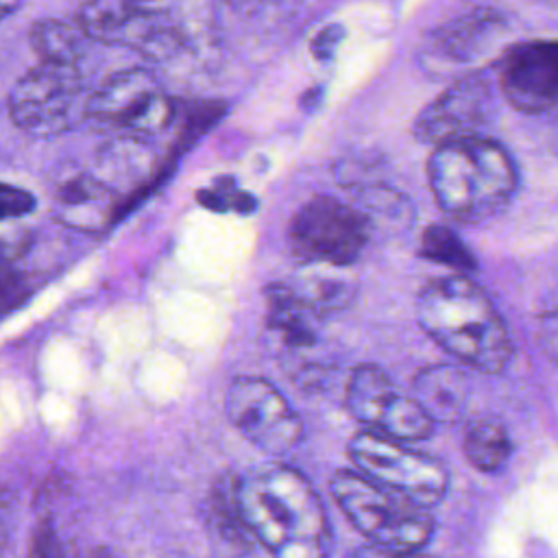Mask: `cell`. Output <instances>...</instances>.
Listing matches in <instances>:
<instances>
[{
  "label": "cell",
  "mask_w": 558,
  "mask_h": 558,
  "mask_svg": "<svg viewBox=\"0 0 558 558\" xmlns=\"http://www.w3.org/2000/svg\"><path fill=\"white\" fill-rule=\"evenodd\" d=\"M501 89L525 113L558 109V41L514 46L501 61Z\"/></svg>",
  "instance_id": "12"
},
{
  "label": "cell",
  "mask_w": 558,
  "mask_h": 558,
  "mask_svg": "<svg viewBox=\"0 0 558 558\" xmlns=\"http://www.w3.org/2000/svg\"><path fill=\"white\" fill-rule=\"evenodd\" d=\"M421 255L458 272H469L475 268L473 253L464 246V242L451 229L442 225H432L423 233Z\"/></svg>",
  "instance_id": "20"
},
{
  "label": "cell",
  "mask_w": 558,
  "mask_h": 558,
  "mask_svg": "<svg viewBox=\"0 0 558 558\" xmlns=\"http://www.w3.org/2000/svg\"><path fill=\"white\" fill-rule=\"evenodd\" d=\"M344 403L371 432L395 440L425 438L434 427L414 397L403 395L375 364H360L351 371Z\"/></svg>",
  "instance_id": "10"
},
{
  "label": "cell",
  "mask_w": 558,
  "mask_h": 558,
  "mask_svg": "<svg viewBox=\"0 0 558 558\" xmlns=\"http://www.w3.org/2000/svg\"><path fill=\"white\" fill-rule=\"evenodd\" d=\"M87 98L76 65L39 61L15 81L9 113L22 131L48 137L72 129L81 116H87Z\"/></svg>",
  "instance_id": "5"
},
{
  "label": "cell",
  "mask_w": 558,
  "mask_h": 558,
  "mask_svg": "<svg viewBox=\"0 0 558 558\" xmlns=\"http://www.w3.org/2000/svg\"><path fill=\"white\" fill-rule=\"evenodd\" d=\"M28 296V286L17 266L0 251V318L20 307Z\"/></svg>",
  "instance_id": "21"
},
{
  "label": "cell",
  "mask_w": 558,
  "mask_h": 558,
  "mask_svg": "<svg viewBox=\"0 0 558 558\" xmlns=\"http://www.w3.org/2000/svg\"><path fill=\"white\" fill-rule=\"evenodd\" d=\"M347 449L362 475L421 506H434L447 493L449 477L445 466L436 458L408 449L395 438L364 429L349 440Z\"/></svg>",
  "instance_id": "7"
},
{
  "label": "cell",
  "mask_w": 558,
  "mask_h": 558,
  "mask_svg": "<svg viewBox=\"0 0 558 558\" xmlns=\"http://www.w3.org/2000/svg\"><path fill=\"white\" fill-rule=\"evenodd\" d=\"M504 28L501 15L493 11H475L451 24H445L429 46L436 63H466L490 46Z\"/></svg>",
  "instance_id": "14"
},
{
  "label": "cell",
  "mask_w": 558,
  "mask_h": 558,
  "mask_svg": "<svg viewBox=\"0 0 558 558\" xmlns=\"http://www.w3.org/2000/svg\"><path fill=\"white\" fill-rule=\"evenodd\" d=\"M28 558H59V541H57L52 521L48 517L37 523L31 536Z\"/></svg>",
  "instance_id": "23"
},
{
  "label": "cell",
  "mask_w": 558,
  "mask_h": 558,
  "mask_svg": "<svg viewBox=\"0 0 558 558\" xmlns=\"http://www.w3.org/2000/svg\"><path fill=\"white\" fill-rule=\"evenodd\" d=\"M510 451V436L499 421L480 418L473 425H469L464 436V456L477 471H499L508 462Z\"/></svg>",
  "instance_id": "18"
},
{
  "label": "cell",
  "mask_w": 558,
  "mask_h": 558,
  "mask_svg": "<svg viewBox=\"0 0 558 558\" xmlns=\"http://www.w3.org/2000/svg\"><path fill=\"white\" fill-rule=\"evenodd\" d=\"M347 558H432V556L423 554L421 549H395V547L371 543L353 549Z\"/></svg>",
  "instance_id": "25"
},
{
  "label": "cell",
  "mask_w": 558,
  "mask_h": 558,
  "mask_svg": "<svg viewBox=\"0 0 558 558\" xmlns=\"http://www.w3.org/2000/svg\"><path fill=\"white\" fill-rule=\"evenodd\" d=\"M87 41L89 37L78 22L46 17L37 20L31 28V46L41 61L76 65Z\"/></svg>",
  "instance_id": "17"
},
{
  "label": "cell",
  "mask_w": 558,
  "mask_h": 558,
  "mask_svg": "<svg viewBox=\"0 0 558 558\" xmlns=\"http://www.w3.org/2000/svg\"><path fill=\"white\" fill-rule=\"evenodd\" d=\"M35 209V196L13 183L0 181V220L20 218Z\"/></svg>",
  "instance_id": "22"
},
{
  "label": "cell",
  "mask_w": 558,
  "mask_h": 558,
  "mask_svg": "<svg viewBox=\"0 0 558 558\" xmlns=\"http://www.w3.org/2000/svg\"><path fill=\"white\" fill-rule=\"evenodd\" d=\"M543 2H549V4H558V0H543Z\"/></svg>",
  "instance_id": "27"
},
{
  "label": "cell",
  "mask_w": 558,
  "mask_h": 558,
  "mask_svg": "<svg viewBox=\"0 0 558 558\" xmlns=\"http://www.w3.org/2000/svg\"><path fill=\"white\" fill-rule=\"evenodd\" d=\"M87 118L116 124L124 135L142 137L163 131L174 120V102L146 68L107 76L87 98Z\"/></svg>",
  "instance_id": "8"
},
{
  "label": "cell",
  "mask_w": 558,
  "mask_h": 558,
  "mask_svg": "<svg viewBox=\"0 0 558 558\" xmlns=\"http://www.w3.org/2000/svg\"><path fill=\"white\" fill-rule=\"evenodd\" d=\"M292 294L316 316H327L347 307L355 294V283L344 277L331 275H314L307 279H299L288 283Z\"/></svg>",
  "instance_id": "19"
},
{
  "label": "cell",
  "mask_w": 558,
  "mask_h": 558,
  "mask_svg": "<svg viewBox=\"0 0 558 558\" xmlns=\"http://www.w3.org/2000/svg\"><path fill=\"white\" fill-rule=\"evenodd\" d=\"M423 331L464 366L499 373L512 357L508 327L488 294L469 277L429 281L416 296Z\"/></svg>",
  "instance_id": "2"
},
{
  "label": "cell",
  "mask_w": 558,
  "mask_h": 558,
  "mask_svg": "<svg viewBox=\"0 0 558 558\" xmlns=\"http://www.w3.org/2000/svg\"><path fill=\"white\" fill-rule=\"evenodd\" d=\"M20 4H22V0H0V22H2L7 15H11Z\"/></svg>",
  "instance_id": "26"
},
{
  "label": "cell",
  "mask_w": 558,
  "mask_h": 558,
  "mask_svg": "<svg viewBox=\"0 0 558 558\" xmlns=\"http://www.w3.org/2000/svg\"><path fill=\"white\" fill-rule=\"evenodd\" d=\"M120 194L96 174H76L54 194V216L68 229L102 233L116 218Z\"/></svg>",
  "instance_id": "13"
},
{
  "label": "cell",
  "mask_w": 558,
  "mask_h": 558,
  "mask_svg": "<svg viewBox=\"0 0 558 558\" xmlns=\"http://www.w3.org/2000/svg\"><path fill=\"white\" fill-rule=\"evenodd\" d=\"M244 527L270 558H329L331 527L312 482L283 462H262L233 480Z\"/></svg>",
  "instance_id": "1"
},
{
  "label": "cell",
  "mask_w": 558,
  "mask_h": 558,
  "mask_svg": "<svg viewBox=\"0 0 558 558\" xmlns=\"http://www.w3.org/2000/svg\"><path fill=\"white\" fill-rule=\"evenodd\" d=\"M331 495L347 519L375 545L421 549L434 532V519L425 506L362 473L338 471L331 477Z\"/></svg>",
  "instance_id": "4"
},
{
  "label": "cell",
  "mask_w": 558,
  "mask_h": 558,
  "mask_svg": "<svg viewBox=\"0 0 558 558\" xmlns=\"http://www.w3.org/2000/svg\"><path fill=\"white\" fill-rule=\"evenodd\" d=\"M98 163H100V174L96 177L118 192L120 183L144 181V177L153 168V153L148 150L142 137L122 135L102 148Z\"/></svg>",
  "instance_id": "16"
},
{
  "label": "cell",
  "mask_w": 558,
  "mask_h": 558,
  "mask_svg": "<svg viewBox=\"0 0 558 558\" xmlns=\"http://www.w3.org/2000/svg\"><path fill=\"white\" fill-rule=\"evenodd\" d=\"M493 113V92L486 78L464 76L436 96L414 122L416 140L425 144H447L480 137Z\"/></svg>",
  "instance_id": "11"
},
{
  "label": "cell",
  "mask_w": 558,
  "mask_h": 558,
  "mask_svg": "<svg viewBox=\"0 0 558 558\" xmlns=\"http://www.w3.org/2000/svg\"><path fill=\"white\" fill-rule=\"evenodd\" d=\"M427 181L445 214L480 222L510 203L519 174L508 150L480 135L436 146L427 159Z\"/></svg>",
  "instance_id": "3"
},
{
  "label": "cell",
  "mask_w": 558,
  "mask_h": 558,
  "mask_svg": "<svg viewBox=\"0 0 558 558\" xmlns=\"http://www.w3.org/2000/svg\"><path fill=\"white\" fill-rule=\"evenodd\" d=\"M464 377L458 368L438 364L423 368L414 379V401L432 421H453L464 405Z\"/></svg>",
  "instance_id": "15"
},
{
  "label": "cell",
  "mask_w": 558,
  "mask_h": 558,
  "mask_svg": "<svg viewBox=\"0 0 558 558\" xmlns=\"http://www.w3.org/2000/svg\"><path fill=\"white\" fill-rule=\"evenodd\" d=\"M371 235L366 214L333 196H314L290 220L288 242L305 264L342 268L353 264Z\"/></svg>",
  "instance_id": "6"
},
{
  "label": "cell",
  "mask_w": 558,
  "mask_h": 558,
  "mask_svg": "<svg viewBox=\"0 0 558 558\" xmlns=\"http://www.w3.org/2000/svg\"><path fill=\"white\" fill-rule=\"evenodd\" d=\"M231 425L270 456L294 449L303 436V421L290 401L264 377H235L225 397Z\"/></svg>",
  "instance_id": "9"
},
{
  "label": "cell",
  "mask_w": 558,
  "mask_h": 558,
  "mask_svg": "<svg viewBox=\"0 0 558 558\" xmlns=\"http://www.w3.org/2000/svg\"><path fill=\"white\" fill-rule=\"evenodd\" d=\"M538 342L558 362V301L547 305L538 316Z\"/></svg>",
  "instance_id": "24"
}]
</instances>
